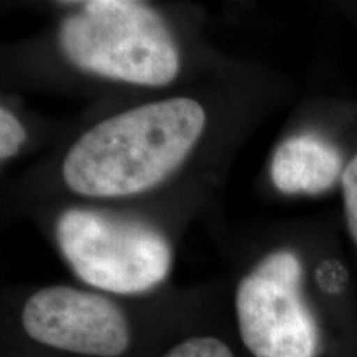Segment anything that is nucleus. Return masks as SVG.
<instances>
[{"instance_id": "nucleus-2", "label": "nucleus", "mask_w": 357, "mask_h": 357, "mask_svg": "<svg viewBox=\"0 0 357 357\" xmlns=\"http://www.w3.org/2000/svg\"><path fill=\"white\" fill-rule=\"evenodd\" d=\"M71 65L137 86H166L181 71L177 42L155 8L136 0H89L58 30Z\"/></svg>"}, {"instance_id": "nucleus-9", "label": "nucleus", "mask_w": 357, "mask_h": 357, "mask_svg": "<svg viewBox=\"0 0 357 357\" xmlns=\"http://www.w3.org/2000/svg\"><path fill=\"white\" fill-rule=\"evenodd\" d=\"M342 195H344V211L347 229L357 243V153L347 164L341 177Z\"/></svg>"}, {"instance_id": "nucleus-6", "label": "nucleus", "mask_w": 357, "mask_h": 357, "mask_svg": "<svg viewBox=\"0 0 357 357\" xmlns=\"http://www.w3.org/2000/svg\"><path fill=\"white\" fill-rule=\"evenodd\" d=\"M342 158L331 142L301 134L283 141L271 158L270 177L283 194H319L342 177Z\"/></svg>"}, {"instance_id": "nucleus-3", "label": "nucleus", "mask_w": 357, "mask_h": 357, "mask_svg": "<svg viewBox=\"0 0 357 357\" xmlns=\"http://www.w3.org/2000/svg\"><path fill=\"white\" fill-rule=\"evenodd\" d=\"M55 240L75 275L100 291L139 294L158 287L172 266L167 236L151 223L95 208H68Z\"/></svg>"}, {"instance_id": "nucleus-4", "label": "nucleus", "mask_w": 357, "mask_h": 357, "mask_svg": "<svg viewBox=\"0 0 357 357\" xmlns=\"http://www.w3.org/2000/svg\"><path fill=\"white\" fill-rule=\"evenodd\" d=\"M301 263L289 250L261 258L240 280L235 314L253 357H316L319 329L301 294Z\"/></svg>"}, {"instance_id": "nucleus-8", "label": "nucleus", "mask_w": 357, "mask_h": 357, "mask_svg": "<svg viewBox=\"0 0 357 357\" xmlns=\"http://www.w3.org/2000/svg\"><path fill=\"white\" fill-rule=\"evenodd\" d=\"M25 139V128L19 118L10 109H0V158L2 160H8L19 153Z\"/></svg>"}, {"instance_id": "nucleus-5", "label": "nucleus", "mask_w": 357, "mask_h": 357, "mask_svg": "<svg viewBox=\"0 0 357 357\" xmlns=\"http://www.w3.org/2000/svg\"><path fill=\"white\" fill-rule=\"evenodd\" d=\"M26 336L42 346L88 357H119L131 344L124 311L105 294L68 284L35 291L20 312Z\"/></svg>"}, {"instance_id": "nucleus-1", "label": "nucleus", "mask_w": 357, "mask_h": 357, "mask_svg": "<svg viewBox=\"0 0 357 357\" xmlns=\"http://www.w3.org/2000/svg\"><path fill=\"white\" fill-rule=\"evenodd\" d=\"M207 113L194 98L151 101L108 116L71 144L61 178L88 199L142 194L172 176L199 144Z\"/></svg>"}, {"instance_id": "nucleus-7", "label": "nucleus", "mask_w": 357, "mask_h": 357, "mask_svg": "<svg viewBox=\"0 0 357 357\" xmlns=\"http://www.w3.org/2000/svg\"><path fill=\"white\" fill-rule=\"evenodd\" d=\"M162 357H235V354L222 339L194 336L178 342Z\"/></svg>"}]
</instances>
